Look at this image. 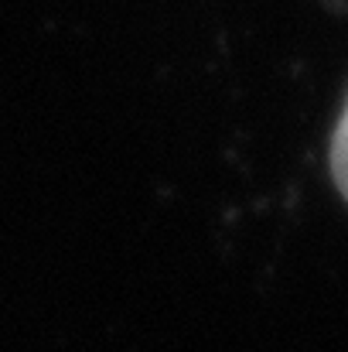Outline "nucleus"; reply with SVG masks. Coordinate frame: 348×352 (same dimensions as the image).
Returning a JSON list of instances; mask_svg holds the SVG:
<instances>
[{"instance_id": "1", "label": "nucleus", "mask_w": 348, "mask_h": 352, "mask_svg": "<svg viewBox=\"0 0 348 352\" xmlns=\"http://www.w3.org/2000/svg\"><path fill=\"white\" fill-rule=\"evenodd\" d=\"M332 168H335V182H338L342 195L348 199V103H345L342 120H338V130H335V144H332Z\"/></svg>"}]
</instances>
